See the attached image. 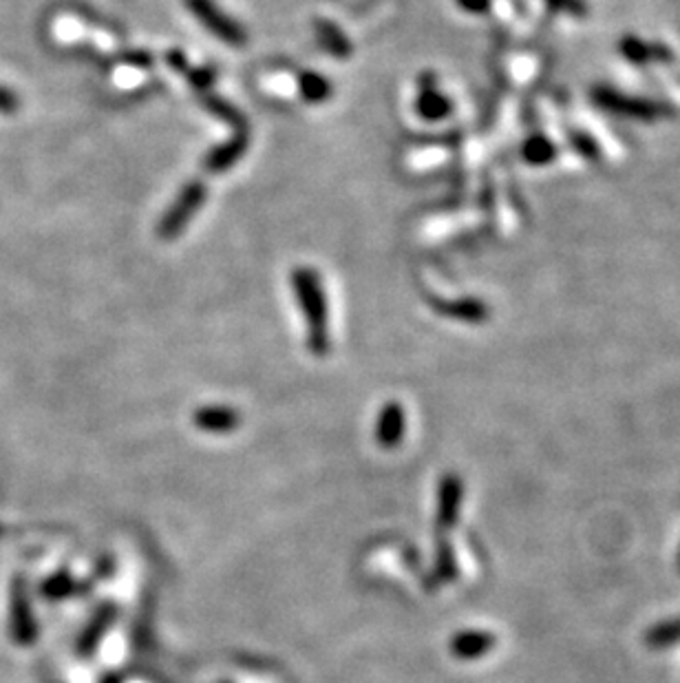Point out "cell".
Here are the masks:
<instances>
[{
    "label": "cell",
    "instance_id": "obj_1",
    "mask_svg": "<svg viewBox=\"0 0 680 683\" xmlns=\"http://www.w3.org/2000/svg\"><path fill=\"white\" fill-rule=\"evenodd\" d=\"M292 290L305 315L309 352L325 357L329 352V315L321 276L312 268H296L292 272Z\"/></svg>",
    "mask_w": 680,
    "mask_h": 683
},
{
    "label": "cell",
    "instance_id": "obj_2",
    "mask_svg": "<svg viewBox=\"0 0 680 683\" xmlns=\"http://www.w3.org/2000/svg\"><path fill=\"white\" fill-rule=\"evenodd\" d=\"M592 100H595V105L601 106V109L615 113V116L627 117V120L654 122L658 120V117L669 116V109L663 102L621 94V91L610 89V86H596V89L592 91Z\"/></svg>",
    "mask_w": 680,
    "mask_h": 683
},
{
    "label": "cell",
    "instance_id": "obj_3",
    "mask_svg": "<svg viewBox=\"0 0 680 683\" xmlns=\"http://www.w3.org/2000/svg\"><path fill=\"white\" fill-rule=\"evenodd\" d=\"M205 195H208V188L201 179H193L182 188V193L177 195L170 208L166 210L162 219L157 224V235L162 239H175L184 233V228L188 226L190 219L197 215V210L204 206Z\"/></svg>",
    "mask_w": 680,
    "mask_h": 683
},
{
    "label": "cell",
    "instance_id": "obj_4",
    "mask_svg": "<svg viewBox=\"0 0 680 683\" xmlns=\"http://www.w3.org/2000/svg\"><path fill=\"white\" fill-rule=\"evenodd\" d=\"M40 626L34 618V606H31L27 582L25 578H15L9 593V635L14 644L31 646L38 639Z\"/></svg>",
    "mask_w": 680,
    "mask_h": 683
},
{
    "label": "cell",
    "instance_id": "obj_5",
    "mask_svg": "<svg viewBox=\"0 0 680 683\" xmlns=\"http://www.w3.org/2000/svg\"><path fill=\"white\" fill-rule=\"evenodd\" d=\"M185 7H188L190 14H193L215 38H219L221 43L232 45V47L245 45V29L241 27L236 20H232L228 14L221 12L213 0H185Z\"/></svg>",
    "mask_w": 680,
    "mask_h": 683
},
{
    "label": "cell",
    "instance_id": "obj_6",
    "mask_svg": "<svg viewBox=\"0 0 680 683\" xmlns=\"http://www.w3.org/2000/svg\"><path fill=\"white\" fill-rule=\"evenodd\" d=\"M464 502V480L457 474H445L437 485L435 500V527L437 531H448L460 520V508Z\"/></svg>",
    "mask_w": 680,
    "mask_h": 683
},
{
    "label": "cell",
    "instance_id": "obj_7",
    "mask_svg": "<svg viewBox=\"0 0 680 683\" xmlns=\"http://www.w3.org/2000/svg\"><path fill=\"white\" fill-rule=\"evenodd\" d=\"M415 111L422 120L440 122L451 116L453 102L445 94H440L435 86V75L425 74L420 78V91L415 97Z\"/></svg>",
    "mask_w": 680,
    "mask_h": 683
},
{
    "label": "cell",
    "instance_id": "obj_8",
    "mask_svg": "<svg viewBox=\"0 0 680 683\" xmlns=\"http://www.w3.org/2000/svg\"><path fill=\"white\" fill-rule=\"evenodd\" d=\"M406 416L398 400H389L380 409L378 423H375V443L383 449H395L405 438Z\"/></svg>",
    "mask_w": 680,
    "mask_h": 683
},
{
    "label": "cell",
    "instance_id": "obj_9",
    "mask_svg": "<svg viewBox=\"0 0 680 683\" xmlns=\"http://www.w3.org/2000/svg\"><path fill=\"white\" fill-rule=\"evenodd\" d=\"M495 646H497V637L488 630H462L455 633V637L448 644V650L455 659L460 661H473L479 657H486Z\"/></svg>",
    "mask_w": 680,
    "mask_h": 683
},
{
    "label": "cell",
    "instance_id": "obj_10",
    "mask_svg": "<svg viewBox=\"0 0 680 683\" xmlns=\"http://www.w3.org/2000/svg\"><path fill=\"white\" fill-rule=\"evenodd\" d=\"M115 606L113 604H105L100 606V608L93 613V618L89 624L85 626V630H82V635L77 637V644H75V650L80 657H91L93 652H95L97 646H100V641L105 639L106 630L111 628L113 621H115Z\"/></svg>",
    "mask_w": 680,
    "mask_h": 683
},
{
    "label": "cell",
    "instance_id": "obj_11",
    "mask_svg": "<svg viewBox=\"0 0 680 683\" xmlns=\"http://www.w3.org/2000/svg\"><path fill=\"white\" fill-rule=\"evenodd\" d=\"M193 425L205 434H230L241 425V414L224 405H210L193 414Z\"/></svg>",
    "mask_w": 680,
    "mask_h": 683
},
{
    "label": "cell",
    "instance_id": "obj_12",
    "mask_svg": "<svg viewBox=\"0 0 680 683\" xmlns=\"http://www.w3.org/2000/svg\"><path fill=\"white\" fill-rule=\"evenodd\" d=\"M250 148V137L247 131H239L232 140H228L221 146H215L204 159V168L208 173H224L228 168L235 166L241 157L245 156V151Z\"/></svg>",
    "mask_w": 680,
    "mask_h": 683
},
{
    "label": "cell",
    "instance_id": "obj_13",
    "mask_svg": "<svg viewBox=\"0 0 680 683\" xmlns=\"http://www.w3.org/2000/svg\"><path fill=\"white\" fill-rule=\"evenodd\" d=\"M433 310L440 312L448 318H455V321L464 323H484L488 321V306L484 301L475 299V296H466V299H431Z\"/></svg>",
    "mask_w": 680,
    "mask_h": 683
},
{
    "label": "cell",
    "instance_id": "obj_14",
    "mask_svg": "<svg viewBox=\"0 0 680 683\" xmlns=\"http://www.w3.org/2000/svg\"><path fill=\"white\" fill-rule=\"evenodd\" d=\"M623 58L630 60L632 65H649V63H667L672 60V51L663 45L645 43V40L636 38V35H625L618 45Z\"/></svg>",
    "mask_w": 680,
    "mask_h": 683
},
{
    "label": "cell",
    "instance_id": "obj_15",
    "mask_svg": "<svg viewBox=\"0 0 680 683\" xmlns=\"http://www.w3.org/2000/svg\"><path fill=\"white\" fill-rule=\"evenodd\" d=\"M75 593H80V582L66 571L49 575V578L40 584V598L46 599V602H65V599L74 598Z\"/></svg>",
    "mask_w": 680,
    "mask_h": 683
},
{
    "label": "cell",
    "instance_id": "obj_16",
    "mask_svg": "<svg viewBox=\"0 0 680 683\" xmlns=\"http://www.w3.org/2000/svg\"><path fill=\"white\" fill-rule=\"evenodd\" d=\"M296 86L298 94H301L303 100L309 102V105H321V102L329 100L334 94L332 82L321 74H314V71H303V74L298 75Z\"/></svg>",
    "mask_w": 680,
    "mask_h": 683
},
{
    "label": "cell",
    "instance_id": "obj_17",
    "mask_svg": "<svg viewBox=\"0 0 680 683\" xmlns=\"http://www.w3.org/2000/svg\"><path fill=\"white\" fill-rule=\"evenodd\" d=\"M316 34H318V43L323 45L334 58H349L352 55V43L345 38V34L340 32L336 25H332L329 20H318L316 23Z\"/></svg>",
    "mask_w": 680,
    "mask_h": 683
},
{
    "label": "cell",
    "instance_id": "obj_18",
    "mask_svg": "<svg viewBox=\"0 0 680 683\" xmlns=\"http://www.w3.org/2000/svg\"><path fill=\"white\" fill-rule=\"evenodd\" d=\"M645 644L654 650L669 648V646L680 644V618L658 621L652 628H647Z\"/></svg>",
    "mask_w": 680,
    "mask_h": 683
},
{
    "label": "cell",
    "instance_id": "obj_19",
    "mask_svg": "<svg viewBox=\"0 0 680 683\" xmlns=\"http://www.w3.org/2000/svg\"><path fill=\"white\" fill-rule=\"evenodd\" d=\"M435 579L440 584H448L457 578V562H455V553H453L451 542L448 540H437V548H435Z\"/></svg>",
    "mask_w": 680,
    "mask_h": 683
},
{
    "label": "cell",
    "instance_id": "obj_20",
    "mask_svg": "<svg viewBox=\"0 0 680 683\" xmlns=\"http://www.w3.org/2000/svg\"><path fill=\"white\" fill-rule=\"evenodd\" d=\"M556 156L555 144L541 136H533L528 137L524 144V159L533 166H544V164H550Z\"/></svg>",
    "mask_w": 680,
    "mask_h": 683
},
{
    "label": "cell",
    "instance_id": "obj_21",
    "mask_svg": "<svg viewBox=\"0 0 680 683\" xmlns=\"http://www.w3.org/2000/svg\"><path fill=\"white\" fill-rule=\"evenodd\" d=\"M204 105H205V109L213 111L216 117H221V120L228 122V125H232L235 128H239V131H245L244 116H241L236 109H232V105H225L224 100H216V97H204Z\"/></svg>",
    "mask_w": 680,
    "mask_h": 683
},
{
    "label": "cell",
    "instance_id": "obj_22",
    "mask_svg": "<svg viewBox=\"0 0 680 683\" xmlns=\"http://www.w3.org/2000/svg\"><path fill=\"white\" fill-rule=\"evenodd\" d=\"M556 14H568L572 18H584L587 14L585 0H544Z\"/></svg>",
    "mask_w": 680,
    "mask_h": 683
},
{
    "label": "cell",
    "instance_id": "obj_23",
    "mask_svg": "<svg viewBox=\"0 0 680 683\" xmlns=\"http://www.w3.org/2000/svg\"><path fill=\"white\" fill-rule=\"evenodd\" d=\"M184 75H185V80L190 82V86H193L195 91L208 89V86L213 85V80H215V74L210 69H190V66H188V69L184 71Z\"/></svg>",
    "mask_w": 680,
    "mask_h": 683
},
{
    "label": "cell",
    "instance_id": "obj_24",
    "mask_svg": "<svg viewBox=\"0 0 680 683\" xmlns=\"http://www.w3.org/2000/svg\"><path fill=\"white\" fill-rule=\"evenodd\" d=\"M457 5L468 14H484L491 7V0H457Z\"/></svg>",
    "mask_w": 680,
    "mask_h": 683
},
{
    "label": "cell",
    "instance_id": "obj_25",
    "mask_svg": "<svg viewBox=\"0 0 680 683\" xmlns=\"http://www.w3.org/2000/svg\"><path fill=\"white\" fill-rule=\"evenodd\" d=\"M100 683H122V679L117 675H105Z\"/></svg>",
    "mask_w": 680,
    "mask_h": 683
},
{
    "label": "cell",
    "instance_id": "obj_26",
    "mask_svg": "<svg viewBox=\"0 0 680 683\" xmlns=\"http://www.w3.org/2000/svg\"><path fill=\"white\" fill-rule=\"evenodd\" d=\"M678 568H680V553H678Z\"/></svg>",
    "mask_w": 680,
    "mask_h": 683
}]
</instances>
